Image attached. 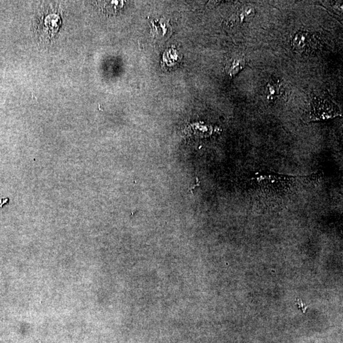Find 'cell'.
Wrapping results in <instances>:
<instances>
[{
	"instance_id": "3",
	"label": "cell",
	"mask_w": 343,
	"mask_h": 343,
	"mask_svg": "<svg viewBox=\"0 0 343 343\" xmlns=\"http://www.w3.org/2000/svg\"><path fill=\"white\" fill-rule=\"evenodd\" d=\"M340 114L339 110L333 107L331 104L327 103L326 101H320L319 102L314 103L313 110L309 115V119L311 120H320V119H327L334 118Z\"/></svg>"
},
{
	"instance_id": "5",
	"label": "cell",
	"mask_w": 343,
	"mask_h": 343,
	"mask_svg": "<svg viewBox=\"0 0 343 343\" xmlns=\"http://www.w3.org/2000/svg\"><path fill=\"white\" fill-rule=\"evenodd\" d=\"M245 65V59L243 57H235L230 58L226 63L225 70L227 74L230 76H233L244 68Z\"/></svg>"
},
{
	"instance_id": "6",
	"label": "cell",
	"mask_w": 343,
	"mask_h": 343,
	"mask_svg": "<svg viewBox=\"0 0 343 343\" xmlns=\"http://www.w3.org/2000/svg\"><path fill=\"white\" fill-rule=\"evenodd\" d=\"M267 89V98L269 100H275V99L281 97L282 94V85L279 82H272L268 83L266 86Z\"/></svg>"
},
{
	"instance_id": "2",
	"label": "cell",
	"mask_w": 343,
	"mask_h": 343,
	"mask_svg": "<svg viewBox=\"0 0 343 343\" xmlns=\"http://www.w3.org/2000/svg\"><path fill=\"white\" fill-rule=\"evenodd\" d=\"M60 24V17L56 13H42L38 23V31L44 38L51 39L55 37Z\"/></svg>"
},
{
	"instance_id": "10",
	"label": "cell",
	"mask_w": 343,
	"mask_h": 343,
	"mask_svg": "<svg viewBox=\"0 0 343 343\" xmlns=\"http://www.w3.org/2000/svg\"><path fill=\"white\" fill-rule=\"evenodd\" d=\"M8 201V198H3V199L0 200V207H2L4 204H6Z\"/></svg>"
},
{
	"instance_id": "4",
	"label": "cell",
	"mask_w": 343,
	"mask_h": 343,
	"mask_svg": "<svg viewBox=\"0 0 343 343\" xmlns=\"http://www.w3.org/2000/svg\"><path fill=\"white\" fill-rule=\"evenodd\" d=\"M312 44V37L310 34L306 32L297 33L292 41V45L295 51L303 53L310 49Z\"/></svg>"
},
{
	"instance_id": "1",
	"label": "cell",
	"mask_w": 343,
	"mask_h": 343,
	"mask_svg": "<svg viewBox=\"0 0 343 343\" xmlns=\"http://www.w3.org/2000/svg\"><path fill=\"white\" fill-rule=\"evenodd\" d=\"M309 176L297 177L271 172L257 173L254 175L252 180L263 192L272 195H282L292 193L300 186L310 183L312 177Z\"/></svg>"
},
{
	"instance_id": "8",
	"label": "cell",
	"mask_w": 343,
	"mask_h": 343,
	"mask_svg": "<svg viewBox=\"0 0 343 343\" xmlns=\"http://www.w3.org/2000/svg\"><path fill=\"white\" fill-rule=\"evenodd\" d=\"M178 53L175 50L170 49L166 52L164 55V60L168 65L174 64L178 60Z\"/></svg>"
},
{
	"instance_id": "7",
	"label": "cell",
	"mask_w": 343,
	"mask_h": 343,
	"mask_svg": "<svg viewBox=\"0 0 343 343\" xmlns=\"http://www.w3.org/2000/svg\"><path fill=\"white\" fill-rule=\"evenodd\" d=\"M153 29L155 31V33L154 34L156 37L159 38L161 31V38H168V34H169V35H171V28H168V27L170 26V25L167 21L164 22L161 21V22H157L156 23H153Z\"/></svg>"
},
{
	"instance_id": "9",
	"label": "cell",
	"mask_w": 343,
	"mask_h": 343,
	"mask_svg": "<svg viewBox=\"0 0 343 343\" xmlns=\"http://www.w3.org/2000/svg\"><path fill=\"white\" fill-rule=\"evenodd\" d=\"M296 303L297 305L299 306L300 310L303 311V313H306L307 307L308 306H306V304H304L303 302L299 299H297Z\"/></svg>"
}]
</instances>
